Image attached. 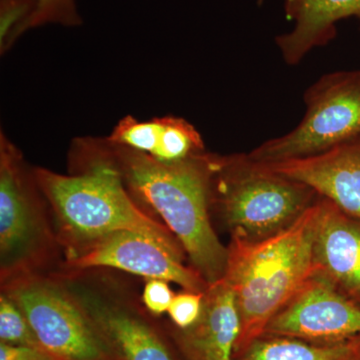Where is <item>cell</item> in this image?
<instances>
[{
    "mask_svg": "<svg viewBox=\"0 0 360 360\" xmlns=\"http://www.w3.org/2000/svg\"><path fill=\"white\" fill-rule=\"evenodd\" d=\"M35 0H0V49L4 53L23 34Z\"/></svg>",
    "mask_w": 360,
    "mask_h": 360,
    "instance_id": "d6986e66",
    "label": "cell"
},
{
    "mask_svg": "<svg viewBox=\"0 0 360 360\" xmlns=\"http://www.w3.org/2000/svg\"><path fill=\"white\" fill-rule=\"evenodd\" d=\"M319 198L295 224L258 241L232 238L224 281L236 295L240 333L236 354L264 335L269 322L317 274L314 240Z\"/></svg>",
    "mask_w": 360,
    "mask_h": 360,
    "instance_id": "7a4b0ae2",
    "label": "cell"
},
{
    "mask_svg": "<svg viewBox=\"0 0 360 360\" xmlns=\"http://www.w3.org/2000/svg\"><path fill=\"white\" fill-rule=\"evenodd\" d=\"M106 139L161 162H177L205 153V141L198 129L184 118L175 116L148 122L127 116Z\"/></svg>",
    "mask_w": 360,
    "mask_h": 360,
    "instance_id": "9a60e30c",
    "label": "cell"
},
{
    "mask_svg": "<svg viewBox=\"0 0 360 360\" xmlns=\"http://www.w3.org/2000/svg\"><path fill=\"white\" fill-rule=\"evenodd\" d=\"M96 141L130 193L165 220L193 269L210 285L221 281L229 248L220 243L210 222L212 155L203 153L167 163L106 139Z\"/></svg>",
    "mask_w": 360,
    "mask_h": 360,
    "instance_id": "6da1fadb",
    "label": "cell"
},
{
    "mask_svg": "<svg viewBox=\"0 0 360 360\" xmlns=\"http://www.w3.org/2000/svg\"><path fill=\"white\" fill-rule=\"evenodd\" d=\"M77 0H35L34 11L23 28V33L46 25L73 27L82 25Z\"/></svg>",
    "mask_w": 360,
    "mask_h": 360,
    "instance_id": "ac0fdd59",
    "label": "cell"
},
{
    "mask_svg": "<svg viewBox=\"0 0 360 360\" xmlns=\"http://www.w3.org/2000/svg\"><path fill=\"white\" fill-rule=\"evenodd\" d=\"M292 30L276 37L283 60L296 65L309 52L335 39L336 23L348 18L360 20V0H284Z\"/></svg>",
    "mask_w": 360,
    "mask_h": 360,
    "instance_id": "5bb4252c",
    "label": "cell"
},
{
    "mask_svg": "<svg viewBox=\"0 0 360 360\" xmlns=\"http://www.w3.org/2000/svg\"><path fill=\"white\" fill-rule=\"evenodd\" d=\"M174 296L167 281L148 279L142 293V302L149 311L160 315L168 311Z\"/></svg>",
    "mask_w": 360,
    "mask_h": 360,
    "instance_id": "44dd1931",
    "label": "cell"
},
{
    "mask_svg": "<svg viewBox=\"0 0 360 360\" xmlns=\"http://www.w3.org/2000/svg\"><path fill=\"white\" fill-rule=\"evenodd\" d=\"M212 206L219 210L232 238L258 241L276 236L319 198L309 186L248 155H212Z\"/></svg>",
    "mask_w": 360,
    "mask_h": 360,
    "instance_id": "277c9868",
    "label": "cell"
},
{
    "mask_svg": "<svg viewBox=\"0 0 360 360\" xmlns=\"http://www.w3.org/2000/svg\"><path fill=\"white\" fill-rule=\"evenodd\" d=\"M264 165L309 186L343 212L360 219V137L321 155Z\"/></svg>",
    "mask_w": 360,
    "mask_h": 360,
    "instance_id": "30bf717a",
    "label": "cell"
},
{
    "mask_svg": "<svg viewBox=\"0 0 360 360\" xmlns=\"http://www.w3.org/2000/svg\"><path fill=\"white\" fill-rule=\"evenodd\" d=\"M354 345L347 341L311 345L288 336L262 335L246 348L241 360H349Z\"/></svg>",
    "mask_w": 360,
    "mask_h": 360,
    "instance_id": "2e32d148",
    "label": "cell"
},
{
    "mask_svg": "<svg viewBox=\"0 0 360 360\" xmlns=\"http://www.w3.org/2000/svg\"><path fill=\"white\" fill-rule=\"evenodd\" d=\"M30 322L41 349L56 360H115L73 295L49 279L23 274L4 283Z\"/></svg>",
    "mask_w": 360,
    "mask_h": 360,
    "instance_id": "8992f818",
    "label": "cell"
},
{
    "mask_svg": "<svg viewBox=\"0 0 360 360\" xmlns=\"http://www.w3.org/2000/svg\"><path fill=\"white\" fill-rule=\"evenodd\" d=\"M34 170L28 172L20 151L0 135V255L2 283L23 274L44 257L49 232L40 207Z\"/></svg>",
    "mask_w": 360,
    "mask_h": 360,
    "instance_id": "52a82bcc",
    "label": "cell"
},
{
    "mask_svg": "<svg viewBox=\"0 0 360 360\" xmlns=\"http://www.w3.org/2000/svg\"><path fill=\"white\" fill-rule=\"evenodd\" d=\"M77 146L87 156L82 174L63 175L44 168L34 169L41 193L70 245L68 255L115 232L132 231L184 258V248L167 225L142 212L132 200L120 170L104 155L96 139H82Z\"/></svg>",
    "mask_w": 360,
    "mask_h": 360,
    "instance_id": "3957f363",
    "label": "cell"
},
{
    "mask_svg": "<svg viewBox=\"0 0 360 360\" xmlns=\"http://www.w3.org/2000/svg\"><path fill=\"white\" fill-rule=\"evenodd\" d=\"M73 296L115 360H176L160 331L139 315L89 293Z\"/></svg>",
    "mask_w": 360,
    "mask_h": 360,
    "instance_id": "7c38bea8",
    "label": "cell"
},
{
    "mask_svg": "<svg viewBox=\"0 0 360 360\" xmlns=\"http://www.w3.org/2000/svg\"><path fill=\"white\" fill-rule=\"evenodd\" d=\"M314 240L317 274L352 295H360V222L319 196Z\"/></svg>",
    "mask_w": 360,
    "mask_h": 360,
    "instance_id": "4fadbf2b",
    "label": "cell"
},
{
    "mask_svg": "<svg viewBox=\"0 0 360 360\" xmlns=\"http://www.w3.org/2000/svg\"><path fill=\"white\" fill-rule=\"evenodd\" d=\"M153 239L132 231H118L68 255L73 270L111 267L143 276L179 284L186 291L205 293L210 284L193 267Z\"/></svg>",
    "mask_w": 360,
    "mask_h": 360,
    "instance_id": "ba28073f",
    "label": "cell"
},
{
    "mask_svg": "<svg viewBox=\"0 0 360 360\" xmlns=\"http://www.w3.org/2000/svg\"><path fill=\"white\" fill-rule=\"evenodd\" d=\"M360 333V309L316 274L269 322L264 335L338 342Z\"/></svg>",
    "mask_w": 360,
    "mask_h": 360,
    "instance_id": "9c48e42d",
    "label": "cell"
},
{
    "mask_svg": "<svg viewBox=\"0 0 360 360\" xmlns=\"http://www.w3.org/2000/svg\"><path fill=\"white\" fill-rule=\"evenodd\" d=\"M304 103L300 124L253 149L251 160L271 165L309 158L360 137V70L323 75L305 91Z\"/></svg>",
    "mask_w": 360,
    "mask_h": 360,
    "instance_id": "5b68a950",
    "label": "cell"
},
{
    "mask_svg": "<svg viewBox=\"0 0 360 360\" xmlns=\"http://www.w3.org/2000/svg\"><path fill=\"white\" fill-rule=\"evenodd\" d=\"M0 360H56L44 350L0 342Z\"/></svg>",
    "mask_w": 360,
    "mask_h": 360,
    "instance_id": "7402d4cb",
    "label": "cell"
},
{
    "mask_svg": "<svg viewBox=\"0 0 360 360\" xmlns=\"http://www.w3.org/2000/svg\"><path fill=\"white\" fill-rule=\"evenodd\" d=\"M205 293L184 291L175 295L167 314L176 328L186 329L200 319Z\"/></svg>",
    "mask_w": 360,
    "mask_h": 360,
    "instance_id": "ffe728a7",
    "label": "cell"
},
{
    "mask_svg": "<svg viewBox=\"0 0 360 360\" xmlns=\"http://www.w3.org/2000/svg\"><path fill=\"white\" fill-rule=\"evenodd\" d=\"M0 342L41 349L25 315L6 295L0 297Z\"/></svg>",
    "mask_w": 360,
    "mask_h": 360,
    "instance_id": "e0dca14e",
    "label": "cell"
},
{
    "mask_svg": "<svg viewBox=\"0 0 360 360\" xmlns=\"http://www.w3.org/2000/svg\"><path fill=\"white\" fill-rule=\"evenodd\" d=\"M240 333L236 295L224 279L210 284L203 295L200 319L172 338L186 360H234Z\"/></svg>",
    "mask_w": 360,
    "mask_h": 360,
    "instance_id": "8fae6325",
    "label": "cell"
}]
</instances>
